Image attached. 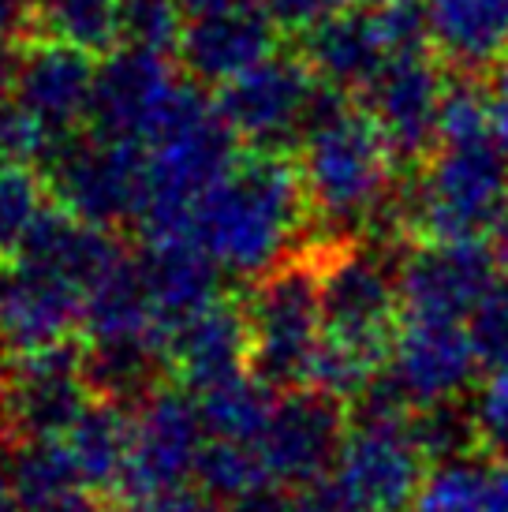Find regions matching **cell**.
<instances>
[{"mask_svg": "<svg viewBox=\"0 0 508 512\" xmlns=\"http://www.w3.org/2000/svg\"><path fill=\"white\" fill-rule=\"evenodd\" d=\"M311 210L296 157L284 150L243 154L195 202L187 236L232 273H269L288 262V247Z\"/></svg>", "mask_w": 508, "mask_h": 512, "instance_id": "1", "label": "cell"}, {"mask_svg": "<svg viewBox=\"0 0 508 512\" xmlns=\"http://www.w3.org/2000/svg\"><path fill=\"white\" fill-rule=\"evenodd\" d=\"M296 165L318 221L344 236H355L359 228L378 236L400 180V161L374 116L359 109L352 94L322 83L311 128L299 139Z\"/></svg>", "mask_w": 508, "mask_h": 512, "instance_id": "2", "label": "cell"}, {"mask_svg": "<svg viewBox=\"0 0 508 512\" xmlns=\"http://www.w3.org/2000/svg\"><path fill=\"white\" fill-rule=\"evenodd\" d=\"M240 135L225 120L217 98L195 83L184 86L169 120L142 146L146 150V206L139 228L146 240L187 236L195 202L240 161Z\"/></svg>", "mask_w": 508, "mask_h": 512, "instance_id": "3", "label": "cell"}, {"mask_svg": "<svg viewBox=\"0 0 508 512\" xmlns=\"http://www.w3.org/2000/svg\"><path fill=\"white\" fill-rule=\"evenodd\" d=\"M408 415H359L333 468L299 490L296 512H408L426 479Z\"/></svg>", "mask_w": 508, "mask_h": 512, "instance_id": "4", "label": "cell"}, {"mask_svg": "<svg viewBox=\"0 0 508 512\" xmlns=\"http://www.w3.org/2000/svg\"><path fill=\"white\" fill-rule=\"evenodd\" d=\"M251 333V370L273 389L311 382L314 356L325 341L322 266L318 262H281L262 273L247 303Z\"/></svg>", "mask_w": 508, "mask_h": 512, "instance_id": "5", "label": "cell"}, {"mask_svg": "<svg viewBox=\"0 0 508 512\" xmlns=\"http://www.w3.org/2000/svg\"><path fill=\"white\" fill-rule=\"evenodd\" d=\"M49 184L68 214L113 228L139 221L146 206V150L105 139L98 131L71 135L49 154Z\"/></svg>", "mask_w": 508, "mask_h": 512, "instance_id": "6", "label": "cell"}, {"mask_svg": "<svg viewBox=\"0 0 508 512\" xmlns=\"http://www.w3.org/2000/svg\"><path fill=\"white\" fill-rule=\"evenodd\" d=\"M318 266H322L325 333L389 356L404 303H400V262L393 266L385 258V240H340Z\"/></svg>", "mask_w": 508, "mask_h": 512, "instance_id": "7", "label": "cell"}, {"mask_svg": "<svg viewBox=\"0 0 508 512\" xmlns=\"http://www.w3.org/2000/svg\"><path fill=\"white\" fill-rule=\"evenodd\" d=\"M322 98V79L311 72L303 53H273L251 72L217 86V105L240 143L251 150H284L299 146L311 128L314 105Z\"/></svg>", "mask_w": 508, "mask_h": 512, "instance_id": "8", "label": "cell"}, {"mask_svg": "<svg viewBox=\"0 0 508 512\" xmlns=\"http://www.w3.org/2000/svg\"><path fill=\"white\" fill-rule=\"evenodd\" d=\"M180 72L184 68H176L169 53L113 45L105 60H98L90 131H98L105 139L146 146L184 94L187 79Z\"/></svg>", "mask_w": 508, "mask_h": 512, "instance_id": "9", "label": "cell"}, {"mask_svg": "<svg viewBox=\"0 0 508 512\" xmlns=\"http://www.w3.org/2000/svg\"><path fill=\"white\" fill-rule=\"evenodd\" d=\"M452 72L445 60L426 49L389 60V68L363 94V109L374 116L385 143L393 146L400 169H415L441 143V113Z\"/></svg>", "mask_w": 508, "mask_h": 512, "instance_id": "10", "label": "cell"}, {"mask_svg": "<svg viewBox=\"0 0 508 512\" xmlns=\"http://www.w3.org/2000/svg\"><path fill=\"white\" fill-rule=\"evenodd\" d=\"M501 255L475 240H423L400 258L404 314L467 322L501 281Z\"/></svg>", "mask_w": 508, "mask_h": 512, "instance_id": "11", "label": "cell"}, {"mask_svg": "<svg viewBox=\"0 0 508 512\" xmlns=\"http://www.w3.org/2000/svg\"><path fill=\"white\" fill-rule=\"evenodd\" d=\"M94 83H98V60L83 45L42 38L19 49L12 72V98L27 109L53 146L68 143L90 124L94 105Z\"/></svg>", "mask_w": 508, "mask_h": 512, "instance_id": "12", "label": "cell"}, {"mask_svg": "<svg viewBox=\"0 0 508 512\" xmlns=\"http://www.w3.org/2000/svg\"><path fill=\"white\" fill-rule=\"evenodd\" d=\"M479 367L482 359L464 322L404 314L393 333L385 374L393 378L396 389L404 393V400L415 412L426 404L456 400L471 385Z\"/></svg>", "mask_w": 508, "mask_h": 512, "instance_id": "13", "label": "cell"}, {"mask_svg": "<svg viewBox=\"0 0 508 512\" xmlns=\"http://www.w3.org/2000/svg\"><path fill=\"white\" fill-rule=\"evenodd\" d=\"M344 412L340 400L311 389L277 400L266 434L258 438V456L273 483L307 486L333 468L344 445Z\"/></svg>", "mask_w": 508, "mask_h": 512, "instance_id": "14", "label": "cell"}, {"mask_svg": "<svg viewBox=\"0 0 508 512\" xmlns=\"http://www.w3.org/2000/svg\"><path fill=\"white\" fill-rule=\"evenodd\" d=\"M281 30L262 4L195 12L187 19L184 38L176 45V60L191 83L225 86L236 75L277 53Z\"/></svg>", "mask_w": 508, "mask_h": 512, "instance_id": "15", "label": "cell"}, {"mask_svg": "<svg viewBox=\"0 0 508 512\" xmlns=\"http://www.w3.org/2000/svg\"><path fill=\"white\" fill-rule=\"evenodd\" d=\"M90 292L71 277L49 270L34 258L15 255L0 270V341L15 348H53L86 314Z\"/></svg>", "mask_w": 508, "mask_h": 512, "instance_id": "16", "label": "cell"}, {"mask_svg": "<svg viewBox=\"0 0 508 512\" xmlns=\"http://www.w3.org/2000/svg\"><path fill=\"white\" fill-rule=\"evenodd\" d=\"M206 419L184 397L157 393L142 415L131 423L124 486L135 498L176 490L187 471L198 468L206 449Z\"/></svg>", "mask_w": 508, "mask_h": 512, "instance_id": "17", "label": "cell"}, {"mask_svg": "<svg viewBox=\"0 0 508 512\" xmlns=\"http://www.w3.org/2000/svg\"><path fill=\"white\" fill-rule=\"evenodd\" d=\"M86 363L68 348H38L4 382V419L27 438H57L86 408Z\"/></svg>", "mask_w": 508, "mask_h": 512, "instance_id": "18", "label": "cell"}, {"mask_svg": "<svg viewBox=\"0 0 508 512\" xmlns=\"http://www.w3.org/2000/svg\"><path fill=\"white\" fill-rule=\"evenodd\" d=\"M303 60L325 86L340 94H367L370 83L389 68V45L378 27L374 8H337L314 30L303 34Z\"/></svg>", "mask_w": 508, "mask_h": 512, "instance_id": "19", "label": "cell"}, {"mask_svg": "<svg viewBox=\"0 0 508 512\" xmlns=\"http://www.w3.org/2000/svg\"><path fill=\"white\" fill-rule=\"evenodd\" d=\"M426 15L449 72L486 75L508 60V0H426Z\"/></svg>", "mask_w": 508, "mask_h": 512, "instance_id": "20", "label": "cell"}, {"mask_svg": "<svg viewBox=\"0 0 508 512\" xmlns=\"http://www.w3.org/2000/svg\"><path fill=\"white\" fill-rule=\"evenodd\" d=\"M172 356L202 393L240 378V367L251 363L247 311H236L221 299H213L206 311H198L176 329Z\"/></svg>", "mask_w": 508, "mask_h": 512, "instance_id": "21", "label": "cell"}, {"mask_svg": "<svg viewBox=\"0 0 508 512\" xmlns=\"http://www.w3.org/2000/svg\"><path fill=\"white\" fill-rule=\"evenodd\" d=\"M408 512H508V456H456L426 471Z\"/></svg>", "mask_w": 508, "mask_h": 512, "instance_id": "22", "label": "cell"}, {"mask_svg": "<svg viewBox=\"0 0 508 512\" xmlns=\"http://www.w3.org/2000/svg\"><path fill=\"white\" fill-rule=\"evenodd\" d=\"M64 449L71 453V464L79 471L83 486H109L113 479H124L127 449H131V423L116 404H86L64 434Z\"/></svg>", "mask_w": 508, "mask_h": 512, "instance_id": "23", "label": "cell"}, {"mask_svg": "<svg viewBox=\"0 0 508 512\" xmlns=\"http://www.w3.org/2000/svg\"><path fill=\"white\" fill-rule=\"evenodd\" d=\"M30 19L45 38L109 53L120 42V0H27Z\"/></svg>", "mask_w": 508, "mask_h": 512, "instance_id": "24", "label": "cell"}, {"mask_svg": "<svg viewBox=\"0 0 508 512\" xmlns=\"http://www.w3.org/2000/svg\"><path fill=\"white\" fill-rule=\"evenodd\" d=\"M45 210L38 172L19 161H0V255H15Z\"/></svg>", "mask_w": 508, "mask_h": 512, "instance_id": "25", "label": "cell"}, {"mask_svg": "<svg viewBox=\"0 0 508 512\" xmlns=\"http://www.w3.org/2000/svg\"><path fill=\"white\" fill-rule=\"evenodd\" d=\"M191 12L184 0H120V42L135 49H154V53H172Z\"/></svg>", "mask_w": 508, "mask_h": 512, "instance_id": "26", "label": "cell"}, {"mask_svg": "<svg viewBox=\"0 0 508 512\" xmlns=\"http://www.w3.org/2000/svg\"><path fill=\"white\" fill-rule=\"evenodd\" d=\"M411 434H415L426 460H434V464L467 456L471 445H479L475 419H471V412H464L456 400H441V404L415 408V412H411Z\"/></svg>", "mask_w": 508, "mask_h": 512, "instance_id": "27", "label": "cell"}, {"mask_svg": "<svg viewBox=\"0 0 508 512\" xmlns=\"http://www.w3.org/2000/svg\"><path fill=\"white\" fill-rule=\"evenodd\" d=\"M467 329H471L482 367H508V277H501L490 288V296L479 303V311L467 318Z\"/></svg>", "mask_w": 508, "mask_h": 512, "instance_id": "28", "label": "cell"}, {"mask_svg": "<svg viewBox=\"0 0 508 512\" xmlns=\"http://www.w3.org/2000/svg\"><path fill=\"white\" fill-rule=\"evenodd\" d=\"M57 146L45 135V128L34 116L19 105L15 98H8L0 105V161H19V165H38L49 161Z\"/></svg>", "mask_w": 508, "mask_h": 512, "instance_id": "29", "label": "cell"}, {"mask_svg": "<svg viewBox=\"0 0 508 512\" xmlns=\"http://www.w3.org/2000/svg\"><path fill=\"white\" fill-rule=\"evenodd\" d=\"M479 449L490 456H508V367L490 370V378L479 385L471 404Z\"/></svg>", "mask_w": 508, "mask_h": 512, "instance_id": "30", "label": "cell"}, {"mask_svg": "<svg viewBox=\"0 0 508 512\" xmlns=\"http://www.w3.org/2000/svg\"><path fill=\"white\" fill-rule=\"evenodd\" d=\"M340 4L344 0H262V8L277 23V30L281 34H299V38L318 27L322 19H329Z\"/></svg>", "mask_w": 508, "mask_h": 512, "instance_id": "31", "label": "cell"}, {"mask_svg": "<svg viewBox=\"0 0 508 512\" xmlns=\"http://www.w3.org/2000/svg\"><path fill=\"white\" fill-rule=\"evenodd\" d=\"M124 512H213L210 501H202L198 494H176V490H165V494H146L139 498L131 509Z\"/></svg>", "mask_w": 508, "mask_h": 512, "instance_id": "32", "label": "cell"}, {"mask_svg": "<svg viewBox=\"0 0 508 512\" xmlns=\"http://www.w3.org/2000/svg\"><path fill=\"white\" fill-rule=\"evenodd\" d=\"M232 512H296V498H284L277 483H266L232 498Z\"/></svg>", "mask_w": 508, "mask_h": 512, "instance_id": "33", "label": "cell"}, {"mask_svg": "<svg viewBox=\"0 0 508 512\" xmlns=\"http://www.w3.org/2000/svg\"><path fill=\"white\" fill-rule=\"evenodd\" d=\"M27 19V0H0V49H8L19 38V30L27 27Z\"/></svg>", "mask_w": 508, "mask_h": 512, "instance_id": "34", "label": "cell"}, {"mask_svg": "<svg viewBox=\"0 0 508 512\" xmlns=\"http://www.w3.org/2000/svg\"><path fill=\"white\" fill-rule=\"evenodd\" d=\"M30 512H94V509L86 505L79 490H68V494H60V498L45 501V505H38V509H30Z\"/></svg>", "mask_w": 508, "mask_h": 512, "instance_id": "35", "label": "cell"}, {"mask_svg": "<svg viewBox=\"0 0 508 512\" xmlns=\"http://www.w3.org/2000/svg\"><path fill=\"white\" fill-rule=\"evenodd\" d=\"M187 12H217V8H240V4H262V0H184Z\"/></svg>", "mask_w": 508, "mask_h": 512, "instance_id": "36", "label": "cell"}, {"mask_svg": "<svg viewBox=\"0 0 508 512\" xmlns=\"http://www.w3.org/2000/svg\"><path fill=\"white\" fill-rule=\"evenodd\" d=\"M12 72H15V60L8 57V49H0V105L12 98Z\"/></svg>", "mask_w": 508, "mask_h": 512, "instance_id": "37", "label": "cell"}, {"mask_svg": "<svg viewBox=\"0 0 508 512\" xmlns=\"http://www.w3.org/2000/svg\"><path fill=\"white\" fill-rule=\"evenodd\" d=\"M344 4H355V8H385L393 0H344Z\"/></svg>", "mask_w": 508, "mask_h": 512, "instance_id": "38", "label": "cell"}]
</instances>
